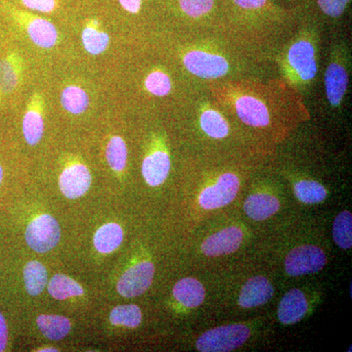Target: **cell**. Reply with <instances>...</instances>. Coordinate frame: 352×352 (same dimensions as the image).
Segmentation results:
<instances>
[{"label": "cell", "mask_w": 352, "mask_h": 352, "mask_svg": "<svg viewBox=\"0 0 352 352\" xmlns=\"http://www.w3.org/2000/svg\"><path fill=\"white\" fill-rule=\"evenodd\" d=\"M251 331L243 324L220 326L200 336L196 347L201 352H227L239 349L247 342Z\"/></svg>", "instance_id": "1"}, {"label": "cell", "mask_w": 352, "mask_h": 352, "mask_svg": "<svg viewBox=\"0 0 352 352\" xmlns=\"http://www.w3.org/2000/svg\"><path fill=\"white\" fill-rule=\"evenodd\" d=\"M327 256L320 248L314 245L296 247L285 258V270L292 277L314 274L323 270Z\"/></svg>", "instance_id": "2"}, {"label": "cell", "mask_w": 352, "mask_h": 352, "mask_svg": "<svg viewBox=\"0 0 352 352\" xmlns=\"http://www.w3.org/2000/svg\"><path fill=\"white\" fill-rule=\"evenodd\" d=\"M61 236L59 223L51 215L43 214L32 220L25 230V241L34 251L46 252L56 247Z\"/></svg>", "instance_id": "3"}, {"label": "cell", "mask_w": 352, "mask_h": 352, "mask_svg": "<svg viewBox=\"0 0 352 352\" xmlns=\"http://www.w3.org/2000/svg\"><path fill=\"white\" fill-rule=\"evenodd\" d=\"M240 190V180L234 173H227L217 178L212 186L204 189L199 204L205 210H217L229 205L237 196Z\"/></svg>", "instance_id": "4"}, {"label": "cell", "mask_w": 352, "mask_h": 352, "mask_svg": "<svg viewBox=\"0 0 352 352\" xmlns=\"http://www.w3.org/2000/svg\"><path fill=\"white\" fill-rule=\"evenodd\" d=\"M183 63L190 73L203 78H217L228 73L226 58L205 51H190L183 58Z\"/></svg>", "instance_id": "5"}, {"label": "cell", "mask_w": 352, "mask_h": 352, "mask_svg": "<svg viewBox=\"0 0 352 352\" xmlns=\"http://www.w3.org/2000/svg\"><path fill=\"white\" fill-rule=\"evenodd\" d=\"M155 267L150 261H143L132 266L118 282L117 289L124 298H135L150 288L154 278Z\"/></svg>", "instance_id": "6"}, {"label": "cell", "mask_w": 352, "mask_h": 352, "mask_svg": "<svg viewBox=\"0 0 352 352\" xmlns=\"http://www.w3.org/2000/svg\"><path fill=\"white\" fill-rule=\"evenodd\" d=\"M288 61L296 76L305 82L314 80L317 73L314 46L307 41H296L289 48Z\"/></svg>", "instance_id": "7"}, {"label": "cell", "mask_w": 352, "mask_h": 352, "mask_svg": "<svg viewBox=\"0 0 352 352\" xmlns=\"http://www.w3.org/2000/svg\"><path fill=\"white\" fill-rule=\"evenodd\" d=\"M243 238H244V234L239 227H227L204 241L201 244V252L207 256L231 254L239 249Z\"/></svg>", "instance_id": "8"}, {"label": "cell", "mask_w": 352, "mask_h": 352, "mask_svg": "<svg viewBox=\"0 0 352 352\" xmlns=\"http://www.w3.org/2000/svg\"><path fill=\"white\" fill-rule=\"evenodd\" d=\"M91 184V175L87 166L76 164L65 168L60 176L59 185L67 198L78 199L87 193Z\"/></svg>", "instance_id": "9"}, {"label": "cell", "mask_w": 352, "mask_h": 352, "mask_svg": "<svg viewBox=\"0 0 352 352\" xmlns=\"http://www.w3.org/2000/svg\"><path fill=\"white\" fill-rule=\"evenodd\" d=\"M273 294H274V289L267 278L252 277L245 282L241 289L238 302L243 308L261 307L270 302Z\"/></svg>", "instance_id": "10"}, {"label": "cell", "mask_w": 352, "mask_h": 352, "mask_svg": "<svg viewBox=\"0 0 352 352\" xmlns=\"http://www.w3.org/2000/svg\"><path fill=\"white\" fill-rule=\"evenodd\" d=\"M308 303L302 291L293 289L285 294L278 305V319L283 325H294L307 314Z\"/></svg>", "instance_id": "11"}, {"label": "cell", "mask_w": 352, "mask_h": 352, "mask_svg": "<svg viewBox=\"0 0 352 352\" xmlns=\"http://www.w3.org/2000/svg\"><path fill=\"white\" fill-rule=\"evenodd\" d=\"M238 117L248 126L263 127L270 124V113L263 102L256 97L241 96L236 100Z\"/></svg>", "instance_id": "12"}, {"label": "cell", "mask_w": 352, "mask_h": 352, "mask_svg": "<svg viewBox=\"0 0 352 352\" xmlns=\"http://www.w3.org/2000/svg\"><path fill=\"white\" fill-rule=\"evenodd\" d=\"M170 170V159L168 153L157 151L146 157L142 164V175L150 186L163 184Z\"/></svg>", "instance_id": "13"}, {"label": "cell", "mask_w": 352, "mask_h": 352, "mask_svg": "<svg viewBox=\"0 0 352 352\" xmlns=\"http://www.w3.org/2000/svg\"><path fill=\"white\" fill-rule=\"evenodd\" d=\"M349 76L340 63H331L325 76L326 95L332 106H339L346 94Z\"/></svg>", "instance_id": "14"}, {"label": "cell", "mask_w": 352, "mask_h": 352, "mask_svg": "<svg viewBox=\"0 0 352 352\" xmlns=\"http://www.w3.org/2000/svg\"><path fill=\"white\" fill-rule=\"evenodd\" d=\"M280 210V201L270 194L256 193L248 197L244 204L245 214L250 219L263 221L270 219Z\"/></svg>", "instance_id": "15"}, {"label": "cell", "mask_w": 352, "mask_h": 352, "mask_svg": "<svg viewBox=\"0 0 352 352\" xmlns=\"http://www.w3.org/2000/svg\"><path fill=\"white\" fill-rule=\"evenodd\" d=\"M173 296L185 307H198L205 300L206 289L195 278H184L175 284Z\"/></svg>", "instance_id": "16"}, {"label": "cell", "mask_w": 352, "mask_h": 352, "mask_svg": "<svg viewBox=\"0 0 352 352\" xmlns=\"http://www.w3.org/2000/svg\"><path fill=\"white\" fill-rule=\"evenodd\" d=\"M30 38L38 47L52 48L58 41V32L55 25L43 18H34L27 24Z\"/></svg>", "instance_id": "17"}, {"label": "cell", "mask_w": 352, "mask_h": 352, "mask_svg": "<svg viewBox=\"0 0 352 352\" xmlns=\"http://www.w3.org/2000/svg\"><path fill=\"white\" fill-rule=\"evenodd\" d=\"M20 58L16 54H10L0 60V91L10 94L17 88L20 82Z\"/></svg>", "instance_id": "18"}, {"label": "cell", "mask_w": 352, "mask_h": 352, "mask_svg": "<svg viewBox=\"0 0 352 352\" xmlns=\"http://www.w3.org/2000/svg\"><path fill=\"white\" fill-rule=\"evenodd\" d=\"M38 326L41 332L50 340L64 339L71 331V322L61 315H41L38 318Z\"/></svg>", "instance_id": "19"}, {"label": "cell", "mask_w": 352, "mask_h": 352, "mask_svg": "<svg viewBox=\"0 0 352 352\" xmlns=\"http://www.w3.org/2000/svg\"><path fill=\"white\" fill-rule=\"evenodd\" d=\"M124 239L122 227L116 223L102 226L94 236V245L97 251L109 254L120 247Z\"/></svg>", "instance_id": "20"}, {"label": "cell", "mask_w": 352, "mask_h": 352, "mask_svg": "<svg viewBox=\"0 0 352 352\" xmlns=\"http://www.w3.org/2000/svg\"><path fill=\"white\" fill-rule=\"evenodd\" d=\"M89 96L82 87L69 85L65 87L61 95L62 106L67 112L80 115L89 107Z\"/></svg>", "instance_id": "21"}, {"label": "cell", "mask_w": 352, "mask_h": 352, "mask_svg": "<svg viewBox=\"0 0 352 352\" xmlns=\"http://www.w3.org/2000/svg\"><path fill=\"white\" fill-rule=\"evenodd\" d=\"M44 131V122L43 112L41 109L34 107L30 108L25 113L23 120V132L25 141L30 145L38 144L43 138Z\"/></svg>", "instance_id": "22"}, {"label": "cell", "mask_w": 352, "mask_h": 352, "mask_svg": "<svg viewBox=\"0 0 352 352\" xmlns=\"http://www.w3.org/2000/svg\"><path fill=\"white\" fill-rule=\"evenodd\" d=\"M47 271L39 261H31L25 265L24 280L25 289L31 296L41 294L47 284Z\"/></svg>", "instance_id": "23"}, {"label": "cell", "mask_w": 352, "mask_h": 352, "mask_svg": "<svg viewBox=\"0 0 352 352\" xmlns=\"http://www.w3.org/2000/svg\"><path fill=\"white\" fill-rule=\"evenodd\" d=\"M82 43L85 50L91 55H99L107 50L110 38L107 32L98 29V22L88 25L82 31Z\"/></svg>", "instance_id": "24"}, {"label": "cell", "mask_w": 352, "mask_h": 352, "mask_svg": "<svg viewBox=\"0 0 352 352\" xmlns=\"http://www.w3.org/2000/svg\"><path fill=\"white\" fill-rule=\"evenodd\" d=\"M48 292L56 300H63L72 296H82L83 289L72 278L57 274L51 279Z\"/></svg>", "instance_id": "25"}, {"label": "cell", "mask_w": 352, "mask_h": 352, "mask_svg": "<svg viewBox=\"0 0 352 352\" xmlns=\"http://www.w3.org/2000/svg\"><path fill=\"white\" fill-rule=\"evenodd\" d=\"M295 195L302 203L307 205H314L321 203L327 198V190L321 183L314 180H302L296 183Z\"/></svg>", "instance_id": "26"}, {"label": "cell", "mask_w": 352, "mask_h": 352, "mask_svg": "<svg viewBox=\"0 0 352 352\" xmlns=\"http://www.w3.org/2000/svg\"><path fill=\"white\" fill-rule=\"evenodd\" d=\"M201 127L210 138L222 139L229 133L226 120L217 111L208 109L201 115Z\"/></svg>", "instance_id": "27"}, {"label": "cell", "mask_w": 352, "mask_h": 352, "mask_svg": "<svg viewBox=\"0 0 352 352\" xmlns=\"http://www.w3.org/2000/svg\"><path fill=\"white\" fill-rule=\"evenodd\" d=\"M333 238L340 249L349 250L352 247V215L349 210H344L336 217Z\"/></svg>", "instance_id": "28"}, {"label": "cell", "mask_w": 352, "mask_h": 352, "mask_svg": "<svg viewBox=\"0 0 352 352\" xmlns=\"http://www.w3.org/2000/svg\"><path fill=\"white\" fill-rule=\"evenodd\" d=\"M110 321L116 326L135 328L140 325L142 321V314L138 305H120L113 308L111 312Z\"/></svg>", "instance_id": "29"}, {"label": "cell", "mask_w": 352, "mask_h": 352, "mask_svg": "<svg viewBox=\"0 0 352 352\" xmlns=\"http://www.w3.org/2000/svg\"><path fill=\"white\" fill-rule=\"evenodd\" d=\"M106 157L109 166L115 171H122L126 168L127 148L126 142L120 136H115L109 141L106 149Z\"/></svg>", "instance_id": "30"}, {"label": "cell", "mask_w": 352, "mask_h": 352, "mask_svg": "<svg viewBox=\"0 0 352 352\" xmlns=\"http://www.w3.org/2000/svg\"><path fill=\"white\" fill-rule=\"evenodd\" d=\"M177 3L187 17L200 19L214 12L217 0H177Z\"/></svg>", "instance_id": "31"}, {"label": "cell", "mask_w": 352, "mask_h": 352, "mask_svg": "<svg viewBox=\"0 0 352 352\" xmlns=\"http://www.w3.org/2000/svg\"><path fill=\"white\" fill-rule=\"evenodd\" d=\"M146 89L156 96H166L171 90V80L170 76L164 72H153L147 76L145 80Z\"/></svg>", "instance_id": "32"}, {"label": "cell", "mask_w": 352, "mask_h": 352, "mask_svg": "<svg viewBox=\"0 0 352 352\" xmlns=\"http://www.w3.org/2000/svg\"><path fill=\"white\" fill-rule=\"evenodd\" d=\"M351 0H316L317 6L324 15L340 18L346 12Z\"/></svg>", "instance_id": "33"}, {"label": "cell", "mask_w": 352, "mask_h": 352, "mask_svg": "<svg viewBox=\"0 0 352 352\" xmlns=\"http://www.w3.org/2000/svg\"><path fill=\"white\" fill-rule=\"evenodd\" d=\"M23 4L31 10L50 13L56 6L55 0H22Z\"/></svg>", "instance_id": "34"}, {"label": "cell", "mask_w": 352, "mask_h": 352, "mask_svg": "<svg viewBox=\"0 0 352 352\" xmlns=\"http://www.w3.org/2000/svg\"><path fill=\"white\" fill-rule=\"evenodd\" d=\"M143 0H119L120 6L129 13L138 14L142 6Z\"/></svg>", "instance_id": "35"}, {"label": "cell", "mask_w": 352, "mask_h": 352, "mask_svg": "<svg viewBox=\"0 0 352 352\" xmlns=\"http://www.w3.org/2000/svg\"><path fill=\"white\" fill-rule=\"evenodd\" d=\"M8 340V331L3 315L0 314V352L3 351L7 346Z\"/></svg>", "instance_id": "36"}, {"label": "cell", "mask_w": 352, "mask_h": 352, "mask_svg": "<svg viewBox=\"0 0 352 352\" xmlns=\"http://www.w3.org/2000/svg\"><path fill=\"white\" fill-rule=\"evenodd\" d=\"M2 179H3V168L0 166V184H1Z\"/></svg>", "instance_id": "37"}, {"label": "cell", "mask_w": 352, "mask_h": 352, "mask_svg": "<svg viewBox=\"0 0 352 352\" xmlns=\"http://www.w3.org/2000/svg\"><path fill=\"white\" fill-rule=\"evenodd\" d=\"M41 351H57L56 349H41Z\"/></svg>", "instance_id": "38"}]
</instances>
